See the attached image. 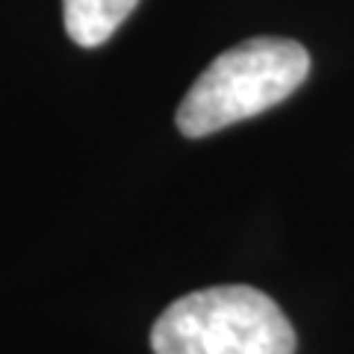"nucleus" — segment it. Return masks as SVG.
I'll return each mask as SVG.
<instances>
[{
	"label": "nucleus",
	"mask_w": 354,
	"mask_h": 354,
	"mask_svg": "<svg viewBox=\"0 0 354 354\" xmlns=\"http://www.w3.org/2000/svg\"><path fill=\"white\" fill-rule=\"evenodd\" d=\"M310 74V53L292 39H248L204 68L177 106V130L189 139L218 133L286 101Z\"/></svg>",
	"instance_id": "1"
},
{
	"label": "nucleus",
	"mask_w": 354,
	"mask_h": 354,
	"mask_svg": "<svg viewBox=\"0 0 354 354\" xmlns=\"http://www.w3.org/2000/svg\"><path fill=\"white\" fill-rule=\"evenodd\" d=\"M153 354H295V330L266 292L245 283L198 290L162 310Z\"/></svg>",
	"instance_id": "2"
},
{
	"label": "nucleus",
	"mask_w": 354,
	"mask_h": 354,
	"mask_svg": "<svg viewBox=\"0 0 354 354\" xmlns=\"http://www.w3.org/2000/svg\"><path fill=\"white\" fill-rule=\"evenodd\" d=\"M139 0H62L65 32L80 48H97L124 24Z\"/></svg>",
	"instance_id": "3"
}]
</instances>
